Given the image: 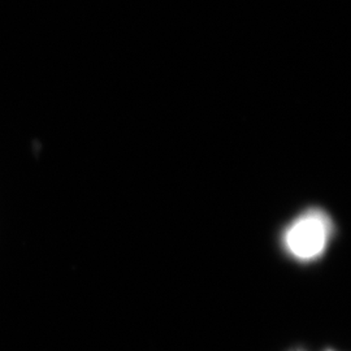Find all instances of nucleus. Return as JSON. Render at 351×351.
I'll return each instance as SVG.
<instances>
[{
    "label": "nucleus",
    "mask_w": 351,
    "mask_h": 351,
    "mask_svg": "<svg viewBox=\"0 0 351 351\" xmlns=\"http://www.w3.org/2000/svg\"><path fill=\"white\" fill-rule=\"evenodd\" d=\"M330 217L319 208L301 213L285 229L282 243L290 256L301 262H310L323 255L332 237Z\"/></svg>",
    "instance_id": "f257e3e1"
}]
</instances>
